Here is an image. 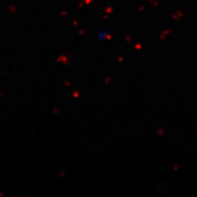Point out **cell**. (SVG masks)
Segmentation results:
<instances>
[]
</instances>
